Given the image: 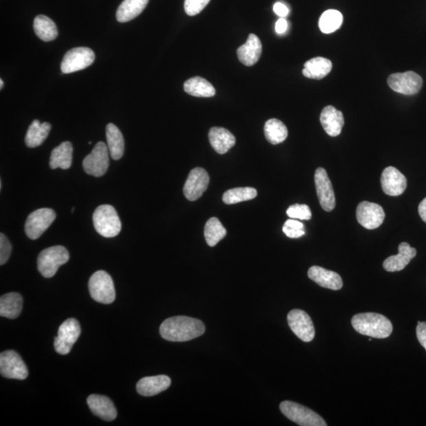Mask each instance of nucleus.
Wrapping results in <instances>:
<instances>
[{
    "mask_svg": "<svg viewBox=\"0 0 426 426\" xmlns=\"http://www.w3.org/2000/svg\"><path fill=\"white\" fill-rule=\"evenodd\" d=\"M205 326L200 320L185 316L170 317L161 324L159 333L170 342H186L201 337Z\"/></svg>",
    "mask_w": 426,
    "mask_h": 426,
    "instance_id": "nucleus-1",
    "label": "nucleus"
},
{
    "mask_svg": "<svg viewBox=\"0 0 426 426\" xmlns=\"http://www.w3.org/2000/svg\"><path fill=\"white\" fill-rule=\"evenodd\" d=\"M351 324L357 333L376 339L388 338L393 331L390 320L375 313L356 314L351 320Z\"/></svg>",
    "mask_w": 426,
    "mask_h": 426,
    "instance_id": "nucleus-2",
    "label": "nucleus"
},
{
    "mask_svg": "<svg viewBox=\"0 0 426 426\" xmlns=\"http://www.w3.org/2000/svg\"><path fill=\"white\" fill-rule=\"evenodd\" d=\"M93 221L96 231L103 237L113 238L121 232L122 223L113 206H99L93 213Z\"/></svg>",
    "mask_w": 426,
    "mask_h": 426,
    "instance_id": "nucleus-3",
    "label": "nucleus"
},
{
    "mask_svg": "<svg viewBox=\"0 0 426 426\" xmlns=\"http://www.w3.org/2000/svg\"><path fill=\"white\" fill-rule=\"evenodd\" d=\"M70 255L65 247L56 246L47 248L37 258V269L45 278H52L54 276L58 268L66 264Z\"/></svg>",
    "mask_w": 426,
    "mask_h": 426,
    "instance_id": "nucleus-4",
    "label": "nucleus"
},
{
    "mask_svg": "<svg viewBox=\"0 0 426 426\" xmlns=\"http://www.w3.org/2000/svg\"><path fill=\"white\" fill-rule=\"evenodd\" d=\"M280 409L293 423L301 426H326L327 423L318 414L300 403L284 401Z\"/></svg>",
    "mask_w": 426,
    "mask_h": 426,
    "instance_id": "nucleus-5",
    "label": "nucleus"
},
{
    "mask_svg": "<svg viewBox=\"0 0 426 426\" xmlns=\"http://www.w3.org/2000/svg\"><path fill=\"white\" fill-rule=\"evenodd\" d=\"M89 290L93 300L102 304H111L115 300L114 282L104 271H96L90 277Z\"/></svg>",
    "mask_w": 426,
    "mask_h": 426,
    "instance_id": "nucleus-6",
    "label": "nucleus"
},
{
    "mask_svg": "<svg viewBox=\"0 0 426 426\" xmlns=\"http://www.w3.org/2000/svg\"><path fill=\"white\" fill-rule=\"evenodd\" d=\"M56 212L52 209L43 208L32 212L26 220L25 232L32 240L39 238L56 220Z\"/></svg>",
    "mask_w": 426,
    "mask_h": 426,
    "instance_id": "nucleus-7",
    "label": "nucleus"
},
{
    "mask_svg": "<svg viewBox=\"0 0 426 426\" xmlns=\"http://www.w3.org/2000/svg\"><path fill=\"white\" fill-rule=\"evenodd\" d=\"M109 154L108 146L102 142H98L92 153L84 159L85 172L94 177H103L109 167Z\"/></svg>",
    "mask_w": 426,
    "mask_h": 426,
    "instance_id": "nucleus-8",
    "label": "nucleus"
},
{
    "mask_svg": "<svg viewBox=\"0 0 426 426\" xmlns=\"http://www.w3.org/2000/svg\"><path fill=\"white\" fill-rule=\"evenodd\" d=\"M80 334H81V328L77 320L67 319L58 328V335L55 338L54 347L56 352L63 355L70 353Z\"/></svg>",
    "mask_w": 426,
    "mask_h": 426,
    "instance_id": "nucleus-9",
    "label": "nucleus"
},
{
    "mask_svg": "<svg viewBox=\"0 0 426 426\" xmlns=\"http://www.w3.org/2000/svg\"><path fill=\"white\" fill-rule=\"evenodd\" d=\"M95 60V54L89 47H80L68 51L64 56L61 63L63 74H71L84 70L92 65Z\"/></svg>",
    "mask_w": 426,
    "mask_h": 426,
    "instance_id": "nucleus-10",
    "label": "nucleus"
},
{
    "mask_svg": "<svg viewBox=\"0 0 426 426\" xmlns=\"http://www.w3.org/2000/svg\"><path fill=\"white\" fill-rule=\"evenodd\" d=\"M0 372L8 379L25 380L29 376L27 366L21 356L14 350H6L0 355Z\"/></svg>",
    "mask_w": 426,
    "mask_h": 426,
    "instance_id": "nucleus-11",
    "label": "nucleus"
},
{
    "mask_svg": "<svg viewBox=\"0 0 426 426\" xmlns=\"http://www.w3.org/2000/svg\"><path fill=\"white\" fill-rule=\"evenodd\" d=\"M390 87L398 93L403 95L417 94L422 89V77L414 71L392 74L388 78Z\"/></svg>",
    "mask_w": 426,
    "mask_h": 426,
    "instance_id": "nucleus-12",
    "label": "nucleus"
},
{
    "mask_svg": "<svg viewBox=\"0 0 426 426\" xmlns=\"http://www.w3.org/2000/svg\"><path fill=\"white\" fill-rule=\"evenodd\" d=\"M287 322L292 332L303 342H311L315 337L312 319L305 311L298 309L291 311L287 315Z\"/></svg>",
    "mask_w": 426,
    "mask_h": 426,
    "instance_id": "nucleus-13",
    "label": "nucleus"
},
{
    "mask_svg": "<svg viewBox=\"0 0 426 426\" xmlns=\"http://www.w3.org/2000/svg\"><path fill=\"white\" fill-rule=\"evenodd\" d=\"M356 216L362 227L374 230L382 225L385 213L380 205L365 201L357 207Z\"/></svg>",
    "mask_w": 426,
    "mask_h": 426,
    "instance_id": "nucleus-14",
    "label": "nucleus"
},
{
    "mask_svg": "<svg viewBox=\"0 0 426 426\" xmlns=\"http://www.w3.org/2000/svg\"><path fill=\"white\" fill-rule=\"evenodd\" d=\"M314 181L320 205L324 211H333L335 207V197L331 180L326 169L318 168L314 175Z\"/></svg>",
    "mask_w": 426,
    "mask_h": 426,
    "instance_id": "nucleus-15",
    "label": "nucleus"
},
{
    "mask_svg": "<svg viewBox=\"0 0 426 426\" xmlns=\"http://www.w3.org/2000/svg\"><path fill=\"white\" fill-rule=\"evenodd\" d=\"M210 184L209 174L201 168L191 170L184 185L183 193L186 199L194 201L201 198Z\"/></svg>",
    "mask_w": 426,
    "mask_h": 426,
    "instance_id": "nucleus-16",
    "label": "nucleus"
},
{
    "mask_svg": "<svg viewBox=\"0 0 426 426\" xmlns=\"http://www.w3.org/2000/svg\"><path fill=\"white\" fill-rule=\"evenodd\" d=\"M381 183L383 191L387 195L396 197L403 194L406 190L407 181L398 169L388 167L383 170Z\"/></svg>",
    "mask_w": 426,
    "mask_h": 426,
    "instance_id": "nucleus-17",
    "label": "nucleus"
},
{
    "mask_svg": "<svg viewBox=\"0 0 426 426\" xmlns=\"http://www.w3.org/2000/svg\"><path fill=\"white\" fill-rule=\"evenodd\" d=\"M417 250L410 246L407 243H402L399 246V254L388 258L383 263V267L387 271L394 273L407 267L411 260L416 257Z\"/></svg>",
    "mask_w": 426,
    "mask_h": 426,
    "instance_id": "nucleus-18",
    "label": "nucleus"
},
{
    "mask_svg": "<svg viewBox=\"0 0 426 426\" xmlns=\"http://www.w3.org/2000/svg\"><path fill=\"white\" fill-rule=\"evenodd\" d=\"M308 276L309 278L315 282L319 286L324 287V289L338 291L343 287L342 278L338 273L319 267V266H312L308 270Z\"/></svg>",
    "mask_w": 426,
    "mask_h": 426,
    "instance_id": "nucleus-19",
    "label": "nucleus"
},
{
    "mask_svg": "<svg viewBox=\"0 0 426 426\" xmlns=\"http://www.w3.org/2000/svg\"><path fill=\"white\" fill-rule=\"evenodd\" d=\"M262 53V44L258 36L249 34L246 44L238 47L237 55L239 61L245 66L252 67L259 60Z\"/></svg>",
    "mask_w": 426,
    "mask_h": 426,
    "instance_id": "nucleus-20",
    "label": "nucleus"
},
{
    "mask_svg": "<svg viewBox=\"0 0 426 426\" xmlns=\"http://www.w3.org/2000/svg\"><path fill=\"white\" fill-rule=\"evenodd\" d=\"M320 121L324 131L329 136L337 137L342 132L344 125V117L342 113L333 106L329 105L324 108L320 116Z\"/></svg>",
    "mask_w": 426,
    "mask_h": 426,
    "instance_id": "nucleus-21",
    "label": "nucleus"
},
{
    "mask_svg": "<svg viewBox=\"0 0 426 426\" xmlns=\"http://www.w3.org/2000/svg\"><path fill=\"white\" fill-rule=\"evenodd\" d=\"M172 381L166 375H158L142 378L137 383V391L143 396H156L170 387Z\"/></svg>",
    "mask_w": 426,
    "mask_h": 426,
    "instance_id": "nucleus-22",
    "label": "nucleus"
},
{
    "mask_svg": "<svg viewBox=\"0 0 426 426\" xmlns=\"http://www.w3.org/2000/svg\"><path fill=\"white\" fill-rule=\"evenodd\" d=\"M88 406L91 412L101 419L113 421L117 417V411L114 403L108 397L100 395H91L87 399Z\"/></svg>",
    "mask_w": 426,
    "mask_h": 426,
    "instance_id": "nucleus-23",
    "label": "nucleus"
},
{
    "mask_svg": "<svg viewBox=\"0 0 426 426\" xmlns=\"http://www.w3.org/2000/svg\"><path fill=\"white\" fill-rule=\"evenodd\" d=\"M209 139L212 147L219 154H225L236 145V137L223 127H212L209 133Z\"/></svg>",
    "mask_w": 426,
    "mask_h": 426,
    "instance_id": "nucleus-24",
    "label": "nucleus"
},
{
    "mask_svg": "<svg viewBox=\"0 0 426 426\" xmlns=\"http://www.w3.org/2000/svg\"><path fill=\"white\" fill-rule=\"evenodd\" d=\"M73 161V146L70 142H64L53 149L49 166L52 169H69Z\"/></svg>",
    "mask_w": 426,
    "mask_h": 426,
    "instance_id": "nucleus-25",
    "label": "nucleus"
},
{
    "mask_svg": "<svg viewBox=\"0 0 426 426\" xmlns=\"http://www.w3.org/2000/svg\"><path fill=\"white\" fill-rule=\"evenodd\" d=\"M333 63L326 58L316 57L311 58L304 64L303 76L311 79H322L331 72Z\"/></svg>",
    "mask_w": 426,
    "mask_h": 426,
    "instance_id": "nucleus-26",
    "label": "nucleus"
},
{
    "mask_svg": "<svg viewBox=\"0 0 426 426\" xmlns=\"http://www.w3.org/2000/svg\"><path fill=\"white\" fill-rule=\"evenodd\" d=\"M149 0H124L116 12V19L121 23H127L142 13Z\"/></svg>",
    "mask_w": 426,
    "mask_h": 426,
    "instance_id": "nucleus-27",
    "label": "nucleus"
},
{
    "mask_svg": "<svg viewBox=\"0 0 426 426\" xmlns=\"http://www.w3.org/2000/svg\"><path fill=\"white\" fill-rule=\"evenodd\" d=\"M23 297L18 293L12 292L0 298V315L9 319L19 317L23 310Z\"/></svg>",
    "mask_w": 426,
    "mask_h": 426,
    "instance_id": "nucleus-28",
    "label": "nucleus"
},
{
    "mask_svg": "<svg viewBox=\"0 0 426 426\" xmlns=\"http://www.w3.org/2000/svg\"><path fill=\"white\" fill-rule=\"evenodd\" d=\"M106 137L111 158L118 161L124 153V136L118 127L113 124H109L106 126Z\"/></svg>",
    "mask_w": 426,
    "mask_h": 426,
    "instance_id": "nucleus-29",
    "label": "nucleus"
},
{
    "mask_svg": "<svg viewBox=\"0 0 426 426\" xmlns=\"http://www.w3.org/2000/svg\"><path fill=\"white\" fill-rule=\"evenodd\" d=\"M51 125L49 122L34 120L32 122L26 134L25 142L29 148H36L42 145L49 135Z\"/></svg>",
    "mask_w": 426,
    "mask_h": 426,
    "instance_id": "nucleus-30",
    "label": "nucleus"
},
{
    "mask_svg": "<svg viewBox=\"0 0 426 426\" xmlns=\"http://www.w3.org/2000/svg\"><path fill=\"white\" fill-rule=\"evenodd\" d=\"M184 90L186 93L196 98H212L216 94L213 85L201 77L192 78L186 81Z\"/></svg>",
    "mask_w": 426,
    "mask_h": 426,
    "instance_id": "nucleus-31",
    "label": "nucleus"
},
{
    "mask_svg": "<svg viewBox=\"0 0 426 426\" xmlns=\"http://www.w3.org/2000/svg\"><path fill=\"white\" fill-rule=\"evenodd\" d=\"M34 28L36 35L43 41H52L55 40L58 36L56 25L45 15L36 16L34 19Z\"/></svg>",
    "mask_w": 426,
    "mask_h": 426,
    "instance_id": "nucleus-32",
    "label": "nucleus"
},
{
    "mask_svg": "<svg viewBox=\"0 0 426 426\" xmlns=\"http://www.w3.org/2000/svg\"><path fill=\"white\" fill-rule=\"evenodd\" d=\"M264 131L266 139L273 145L284 142L289 136V131L284 122L277 119L266 122Z\"/></svg>",
    "mask_w": 426,
    "mask_h": 426,
    "instance_id": "nucleus-33",
    "label": "nucleus"
},
{
    "mask_svg": "<svg viewBox=\"0 0 426 426\" xmlns=\"http://www.w3.org/2000/svg\"><path fill=\"white\" fill-rule=\"evenodd\" d=\"M205 238L210 247H215L227 236V231L216 217L210 218L205 226Z\"/></svg>",
    "mask_w": 426,
    "mask_h": 426,
    "instance_id": "nucleus-34",
    "label": "nucleus"
},
{
    "mask_svg": "<svg viewBox=\"0 0 426 426\" xmlns=\"http://www.w3.org/2000/svg\"><path fill=\"white\" fill-rule=\"evenodd\" d=\"M343 15L337 10H328L319 20V28L323 34H333L341 27Z\"/></svg>",
    "mask_w": 426,
    "mask_h": 426,
    "instance_id": "nucleus-35",
    "label": "nucleus"
},
{
    "mask_svg": "<svg viewBox=\"0 0 426 426\" xmlns=\"http://www.w3.org/2000/svg\"><path fill=\"white\" fill-rule=\"evenodd\" d=\"M258 195L257 190L252 188H238L228 190L223 195V201L227 205L252 200Z\"/></svg>",
    "mask_w": 426,
    "mask_h": 426,
    "instance_id": "nucleus-36",
    "label": "nucleus"
},
{
    "mask_svg": "<svg viewBox=\"0 0 426 426\" xmlns=\"http://www.w3.org/2000/svg\"><path fill=\"white\" fill-rule=\"evenodd\" d=\"M287 215L291 219H298L302 221H309L311 219L312 212L306 205L295 204L290 206L287 210Z\"/></svg>",
    "mask_w": 426,
    "mask_h": 426,
    "instance_id": "nucleus-37",
    "label": "nucleus"
},
{
    "mask_svg": "<svg viewBox=\"0 0 426 426\" xmlns=\"http://www.w3.org/2000/svg\"><path fill=\"white\" fill-rule=\"evenodd\" d=\"M210 0H185L184 9L186 14L195 16L203 10Z\"/></svg>",
    "mask_w": 426,
    "mask_h": 426,
    "instance_id": "nucleus-38",
    "label": "nucleus"
},
{
    "mask_svg": "<svg viewBox=\"0 0 426 426\" xmlns=\"http://www.w3.org/2000/svg\"><path fill=\"white\" fill-rule=\"evenodd\" d=\"M12 249V244L6 236L3 233L0 234V265H3L8 262Z\"/></svg>",
    "mask_w": 426,
    "mask_h": 426,
    "instance_id": "nucleus-39",
    "label": "nucleus"
},
{
    "mask_svg": "<svg viewBox=\"0 0 426 426\" xmlns=\"http://www.w3.org/2000/svg\"><path fill=\"white\" fill-rule=\"evenodd\" d=\"M283 232L286 236L291 238H300L306 234L304 229H298L284 225Z\"/></svg>",
    "mask_w": 426,
    "mask_h": 426,
    "instance_id": "nucleus-40",
    "label": "nucleus"
},
{
    "mask_svg": "<svg viewBox=\"0 0 426 426\" xmlns=\"http://www.w3.org/2000/svg\"><path fill=\"white\" fill-rule=\"evenodd\" d=\"M416 334L420 344L422 345L426 350V322H418Z\"/></svg>",
    "mask_w": 426,
    "mask_h": 426,
    "instance_id": "nucleus-41",
    "label": "nucleus"
},
{
    "mask_svg": "<svg viewBox=\"0 0 426 426\" xmlns=\"http://www.w3.org/2000/svg\"><path fill=\"white\" fill-rule=\"evenodd\" d=\"M274 12L280 16V18H285L289 14V9L285 4L282 3H276L273 6Z\"/></svg>",
    "mask_w": 426,
    "mask_h": 426,
    "instance_id": "nucleus-42",
    "label": "nucleus"
},
{
    "mask_svg": "<svg viewBox=\"0 0 426 426\" xmlns=\"http://www.w3.org/2000/svg\"><path fill=\"white\" fill-rule=\"evenodd\" d=\"M276 32L278 34H284L289 28V23L284 18H280L276 23Z\"/></svg>",
    "mask_w": 426,
    "mask_h": 426,
    "instance_id": "nucleus-43",
    "label": "nucleus"
},
{
    "mask_svg": "<svg viewBox=\"0 0 426 426\" xmlns=\"http://www.w3.org/2000/svg\"><path fill=\"white\" fill-rule=\"evenodd\" d=\"M418 213L422 220L426 223V198L418 205Z\"/></svg>",
    "mask_w": 426,
    "mask_h": 426,
    "instance_id": "nucleus-44",
    "label": "nucleus"
},
{
    "mask_svg": "<svg viewBox=\"0 0 426 426\" xmlns=\"http://www.w3.org/2000/svg\"><path fill=\"white\" fill-rule=\"evenodd\" d=\"M3 85H4V83L3 82V79L0 80V89H3Z\"/></svg>",
    "mask_w": 426,
    "mask_h": 426,
    "instance_id": "nucleus-45",
    "label": "nucleus"
}]
</instances>
